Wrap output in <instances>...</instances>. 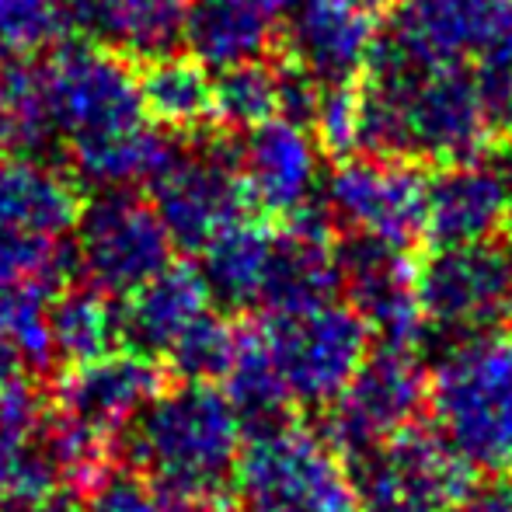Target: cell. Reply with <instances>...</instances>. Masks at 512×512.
<instances>
[{
	"label": "cell",
	"mask_w": 512,
	"mask_h": 512,
	"mask_svg": "<svg viewBox=\"0 0 512 512\" xmlns=\"http://www.w3.org/2000/svg\"><path fill=\"white\" fill-rule=\"evenodd\" d=\"M418 304L425 314V342L443 345L512 324V244L481 241L460 248H432L418 258Z\"/></svg>",
	"instance_id": "obj_8"
},
{
	"label": "cell",
	"mask_w": 512,
	"mask_h": 512,
	"mask_svg": "<svg viewBox=\"0 0 512 512\" xmlns=\"http://www.w3.org/2000/svg\"><path fill=\"white\" fill-rule=\"evenodd\" d=\"M70 28V0H0V63L35 60Z\"/></svg>",
	"instance_id": "obj_31"
},
{
	"label": "cell",
	"mask_w": 512,
	"mask_h": 512,
	"mask_svg": "<svg viewBox=\"0 0 512 512\" xmlns=\"http://www.w3.org/2000/svg\"><path fill=\"white\" fill-rule=\"evenodd\" d=\"M321 147L297 122H262L241 140V178L255 209L269 216H293L317 199Z\"/></svg>",
	"instance_id": "obj_20"
},
{
	"label": "cell",
	"mask_w": 512,
	"mask_h": 512,
	"mask_svg": "<svg viewBox=\"0 0 512 512\" xmlns=\"http://www.w3.org/2000/svg\"><path fill=\"white\" fill-rule=\"evenodd\" d=\"M25 359H21V352L14 349V342L11 338H4L0 335V405L7 401V394L14 391V387H21L25 384Z\"/></svg>",
	"instance_id": "obj_38"
},
{
	"label": "cell",
	"mask_w": 512,
	"mask_h": 512,
	"mask_svg": "<svg viewBox=\"0 0 512 512\" xmlns=\"http://www.w3.org/2000/svg\"><path fill=\"white\" fill-rule=\"evenodd\" d=\"M429 384L432 373L415 349L373 345L342 398L328 405L324 439L345 460L366 457L398 432L418 425L429 411Z\"/></svg>",
	"instance_id": "obj_10"
},
{
	"label": "cell",
	"mask_w": 512,
	"mask_h": 512,
	"mask_svg": "<svg viewBox=\"0 0 512 512\" xmlns=\"http://www.w3.org/2000/svg\"><path fill=\"white\" fill-rule=\"evenodd\" d=\"M335 251L349 304L370 324L373 342L422 349L429 324L418 304V262L411 248L363 230H342Z\"/></svg>",
	"instance_id": "obj_15"
},
{
	"label": "cell",
	"mask_w": 512,
	"mask_h": 512,
	"mask_svg": "<svg viewBox=\"0 0 512 512\" xmlns=\"http://www.w3.org/2000/svg\"><path fill=\"white\" fill-rule=\"evenodd\" d=\"M241 418L227 394L203 380L164 387L133 425L129 450L171 509L213 506L241 460Z\"/></svg>",
	"instance_id": "obj_2"
},
{
	"label": "cell",
	"mask_w": 512,
	"mask_h": 512,
	"mask_svg": "<svg viewBox=\"0 0 512 512\" xmlns=\"http://www.w3.org/2000/svg\"><path fill=\"white\" fill-rule=\"evenodd\" d=\"M509 234H512V223H509ZM509 244H512V237H509Z\"/></svg>",
	"instance_id": "obj_41"
},
{
	"label": "cell",
	"mask_w": 512,
	"mask_h": 512,
	"mask_svg": "<svg viewBox=\"0 0 512 512\" xmlns=\"http://www.w3.org/2000/svg\"><path fill=\"white\" fill-rule=\"evenodd\" d=\"M429 415L471 471L512 474V324L460 338L436 359Z\"/></svg>",
	"instance_id": "obj_3"
},
{
	"label": "cell",
	"mask_w": 512,
	"mask_h": 512,
	"mask_svg": "<svg viewBox=\"0 0 512 512\" xmlns=\"http://www.w3.org/2000/svg\"><path fill=\"white\" fill-rule=\"evenodd\" d=\"M84 512H171V502L143 474L108 471L88 488Z\"/></svg>",
	"instance_id": "obj_35"
},
{
	"label": "cell",
	"mask_w": 512,
	"mask_h": 512,
	"mask_svg": "<svg viewBox=\"0 0 512 512\" xmlns=\"http://www.w3.org/2000/svg\"><path fill=\"white\" fill-rule=\"evenodd\" d=\"M310 133L328 157L335 161L352 157V150H359V84L321 88Z\"/></svg>",
	"instance_id": "obj_34"
},
{
	"label": "cell",
	"mask_w": 512,
	"mask_h": 512,
	"mask_svg": "<svg viewBox=\"0 0 512 512\" xmlns=\"http://www.w3.org/2000/svg\"><path fill=\"white\" fill-rule=\"evenodd\" d=\"M189 0H77V28L122 56L150 60L182 42Z\"/></svg>",
	"instance_id": "obj_23"
},
{
	"label": "cell",
	"mask_w": 512,
	"mask_h": 512,
	"mask_svg": "<svg viewBox=\"0 0 512 512\" xmlns=\"http://www.w3.org/2000/svg\"><path fill=\"white\" fill-rule=\"evenodd\" d=\"M234 485L241 512H359L345 457L324 432L293 422L248 439Z\"/></svg>",
	"instance_id": "obj_5"
},
{
	"label": "cell",
	"mask_w": 512,
	"mask_h": 512,
	"mask_svg": "<svg viewBox=\"0 0 512 512\" xmlns=\"http://www.w3.org/2000/svg\"><path fill=\"white\" fill-rule=\"evenodd\" d=\"M53 297L56 286L0 269V335L11 338L28 366H49L56 359L49 335Z\"/></svg>",
	"instance_id": "obj_29"
},
{
	"label": "cell",
	"mask_w": 512,
	"mask_h": 512,
	"mask_svg": "<svg viewBox=\"0 0 512 512\" xmlns=\"http://www.w3.org/2000/svg\"><path fill=\"white\" fill-rule=\"evenodd\" d=\"M391 0H293L283 28V60L321 88L359 84Z\"/></svg>",
	"instance_id": "obj_16"
},
{
	"label": "cell",
	"mask_w": 512,
	"mask_h": 512,
	"mask_svg": "<svg viewBox=\"0 0 512 512\" xmlns=\"http://www.w3.org/2000/svg\"><path fill=\"white\" fill-rule=\"evenodd\" d=\"M453 512H512V474H488L460 495Z\"/></svg>",
	"instance_id": "obj_36"
},
{
	"label": "cell",
	"mask_w": 512,
	"mask_h": 512,
	"mask_svg": "<svg viewBox=\"0 0 512 512\" xmlns=\"http://www.w3.org/2000/svg\"><path fill=\"white\" fill-rule=\"evenodd\" d=\"M223 384H227L223 394H227V401L234 405L248 439L290 425L293 398H290V391H286L283 377H279L276 359H272L262 328H241L234 363H230Z\"/></svg>",
	"instance_id": "obj_25"
},
{
	"label": "cell",
	"mask_w": 512,
	"mask_h": 512,
	"mask_svg": "<svg viewBox=\"0 0 512 512\" xmlns=\"http://www.w3.org/2000/svg\"><path fill=\"white\" fill-rule=\"evenodd\" d=\"M506 175L512 178V150H509V164H506Z\"/></svg>",
	"instance_id": "obj_40"
},
{
	"label": "cell",
	"mask_w": 512,
	"mask_h": 512,
	"mask_svg": "<svg viewBox=\"0 0 512 512\" xmlns=\"http://www.w3.org/2000/svg\"><path fill=\"white\" fill-rule=\"evenodd\" d=\"M4 512H84V506L67 492V488H53V492L7 502Z\"/></svg>",
	"instance_id": "obj_37"
},
{
	"label": "cell",
	"mask_w": 512,
	"mask_h": 512,
	"mask_svg": "<svg viewBox=\"0 0 512 512\" xmlns=\"http://www.w3.org/2000/svg\"><path fill=\"white\" fill-rule=\"evenodd\" d=\"M509 56H512V49H509Z\"/></svg>",
	"instance_id": "obj_42"
},
{
	"label": "cell",
	"mask_w": 512,
	"mask_h": 512,
	"mask_svg": "<svg viewBox=\"0 0 512 512\" xmlns=\"http://www.w3.org/2000/svg\"><path fill=\"white\" fill-rule=\"evenodd\" d=\"M492 129L464 63L408 81L359 84V154L384 161L460 164L485 157Z\"/></svg>",
	"instance_id": "obj_1"
},
{
	"label": "cell",
	"mask_w": 512,
	"mask_h": 512,
	"mask_svg": "<svg viewBox=\"0 0 512 512\" xmlns=\"http://www.w3.org/2000/svg\"><path fill=\"white\" fill-rule=\"evenodd\" d=\"M74 230V258L84 279L108 297H129L161 276L175 251L154 203L133 196L129 189L102 192L95 203L81 209Z\"/></svg>",
	"instance_id": "obj_12"
},
{
	"label": "cell",
	"mask_w": 512,
	"mask_h": 512,
	"mask_svg": "<svg viewBox=\"0 0 512 512\" xmlns=\"http://www.w3.org/2000/svg\"><path fill=\"white\" fill-rule=\"evenodd\" d=\"M512 49V0H401L380 18L366 81H408Z\"/></svg>",
	"instance_id": "obj_4"
},
{
	"label": "cell",
	"mask_w": 512,
	"mask_h": 512,
	"mask_svg": "<svg viewBox=\"0 0 512 512\" xmlns=\"http://www.w3.org/2000/svg\"><path fill=\"white\" fill-rule=\"evenodd\" d=\"M161 391V370L150 356L108 352L102 359L70 366L67 377L56 384V415L112 443L119 432L133 429Z\"/></svg>",
	"instance_id": "obj_18"
},
{
	"label": "cell",
	"mask_w": 512,
	"mask_h": 512,
	"mask_svg": "<svg viewBox=\"0 0 512 512\" xmlns=\"http://www.w3.org/2000/svg\"><path fill=\"white\" fill-rule=\"evenodd\" d=\"M60 467L46 443V425L39 432H4L0 429V499H28L53 492L60 485Z\"/></svg>",
	"instance_id": "obj_32"
},
{
	"label": "cell",
	"mask_w": 512,
	"mask_h": 512,
	"mask_svg": "<svg viewBox=\"0 0 512 512\" xmlns=\"http://www.w3.org/2000/svg\"><path fill=\"white\" fill-rule=\"evenodd\" d=\"M279 115V67L269 60L216 70L213 122L227 133H251Z\"/></svg>",
	"instance_id": "obj_30"
},
{
	"label": "cell",
	"mask_w": 512,
	"mask_h": 512,
	"mask_svg": "<svg viewBox=\"0 0 512 512\" xmlns=\"http://www.w3.org/2000/svg\"><path fill=\"white\" fill-rule=\"evenodd\" d=\"M237 338H241V328H234L230 321H223L220 314H206L171 345V366L178 370L182 380H203V384H213V380H223L234 363L237 352Z\"/></svg>",
	"instance_id": "obj_33"
},
{
	"label": "cell",
	"mask_w": 512,
	"mask_h": 512,
	"mask_svg": "<svg viewBox=\"0 0 512 512\" xmlns=\"http://www.w3.org/2000/svg\"><path fill=\"white\" fill-rule=\"evenodd\" d=\"M293 0H189L182 42L209 70L269 60Z\"/></svg>",
	"instance_id": "obj_21"
},
{
	"label": "cell",
	"mask_w": 512,
	"mask_h": 512,
	"mask_svg": "<svg viewBox=\"0 0 512 512\" xmlns=\"http://www.w3.org/2000/svg\"><path fill=\"white\" fill-rule=\"evenodd\" d=\"M512 223V178L502 164L460 161L443 164L429 178V248L495 241Z\"/></svg>",
	"instance_id": "obj_19"
},
{
	"label": "cell",
	"mask_w": 512,
	"mask_h": 512,
	"mask_svg": "<svg viewBox=\"0 0 512 512\" xmlns=\"http://www.w3.org/2000/svg\"><path fill=\"white\" fill-rule=\"evenodd\" d=\"M49 335L56 356L81 366L115 352V342L122 338V314L112 307L108 293L95 286L63 290L49 307Z\"/></svg>",
	"instance_id": "obj_28"
},
{
	"label": "cell",
	"mask_w": 512,
	"mask_h": 512,
	"mask_svg": "<svg viewBox=\"0 0 512 512\" xmlns=\"http://www.w3.org/2000/svg\"><path fill=\"white\" fill-rule=\"evenodd\" d=\"M189 512H227V509H220V506L213 502V506H199V509H189Z\"/></svg>",
	"instance_id": "obj_39"
},
{
	"label": "cell",
	"mask_w": 512,
	"mask_h": 512,
	"mask_svg": "<svg viewBox=\"0 0 512 512\" xmlns=\"http://www.w3.org/2000/svg\"><path fill=\"white\" fill-rule=\"evenodd\" d=\"M335 230V220L321 199L297 209L286 216L283 227L272 230V251L258 300L269 307V314H297L335 304V293L345 290Z\"/></svg>",
	"instance_id": "obj_17"
},
{
	"label": "cell",
	"mask_w": 512,
	"mask_h": 512,
	"mask_svg": "<svg viewBox=\"0 0 512 512\" xmlns=\"http://www.w3.org/2000/svg\"><path fill=\"white\" fill-rule=\"evenodd\" d=\"M262 335L286 391L300 405L328 408L342 398L373 349V331L352 304L272 314Z\"/></svg>",
	"instance_id": "obj_9"
},
{
	"label": "cell",
	"mask_w": 512,
	"mask_h": 512,
	"mask_svg": "<svg viewBox=\"0 0 512 512\" xmlns=\"http://www.w3.org/2000/svg\"><path fill=\"white\" fill-rule=\"evenodd\" d=\"M209 300L203 272L192 265H168L161 276L129 293V304L122 307V338L143 356L171 352V345L209 310Z\"/></svg>",
	"instance_id": "obj_22"
},
{
	"label": "cell",
	"mask_w": 512,
	"mask_h": 512,
	"mask_svg": "<svg viewBox=\"0 0 512 512\" xmlns=\"http://www.w3.org/2000/svg\"><path fill=\"white\" fill-rule=\"evenodd\" d=\"M321 203L338 230H363L415 251L425 241L429 178L415 161L345 157L331 168Z\"/></svg>",
	"instance_id": "obj_14"
},
{
	"label": "cell",
	"mask_w": 512,
	"mask_h": 512,
	"mask_svg": "<svg viewBox=\"0 0 512 512\" xmlns=\"http://www.w3.org/2000/svg\"><path fill=\"white\" fill-rule=\"evenodd\" d=\"M175 143V136H168L161 126L140 122V126L119 129V133L70 143V161H74L77 182L115 192L136 182H150L171 157Z\"/></svg>",
	"instance_id": "obj_24"
},
{
	"label": "cell",
	"mask_w": 512,
	"mask_h": 512,
	"mask_svg": "<svg viewBox=\"0 0 512 512\" xmlns=\"http://www.w3.org/2000/svg\"><path fill=\"white\" fill-rule=\"evenodd\" d=\"M49 108L67 143L95 140L147 122L136 67L98 39L60 42L46 63Z\"/></svg>",
	"instance_id": "obj_11"
},
{
	"label": "cell",
	"mask_w": 512,
	"mask_h": 512,
	"mask_svg": "<svg viewBox=\"0 0 512 512\" xmlns=\"http://www.w3.org/2000/svg\"><path fill=\"white\" fill-rule=\"evenodd\" d=\"M147 119L171 133H192L213 119V77L196 56H150L136 67Z\"/></svg>",
	"instance_id": "obj_26"
},
{
	"label": "cell",
	"mask_w": 512,
	"mask_h": 512,
	"mask_svg": "<svg viewBox=\"0 0 512 512\" xmlns=\"http://www.w3.org/2000/svg\"><path fill=\"white\" fill-rule=\"evenodd\" d=\"M471 474L450 443L425 425H411L352 460L359 512H453L474 485Z\"/></svg>",
	"instance_id": "obj_13"
},
{
	"label": "cell",
	"mask_w": 512,
	"mask_h": 512,
	"mask_svg": "<svg viewBox=\"0 0 512 512\" xmlns=\"http://www.w3.org/2000/svg\"><path fill=\"white\" fill-rule=\"evenodd\" d=\"M81 185L46 157L0 161V269L60 286L70 272L67 234L81 220Z\"/></svg>",
	"instance_id": "obj_6"
},
{
	"label": "cell",
	"mask_w": 512,
	"mask_h": 512,
	"mask_svg": "<svg viewBox=\"0 0 512 512\" xmlns=\"http://www.w3.org/2000/svg\"><path fill=\"white\" fill-rule=\"evenodd\" d=\"M237 133L216 129L196 143H175L171 157L150 178V203L168 227L175 248L203 251L234 223L248 220V189L241 178Z\"/></svg>",
	"instance_id": "obj_7"
},
{
	"label": "cell",
	"mask_w": 512,
	"mask_h": 512,
	"mask_svg": "<svg viewBox=\"0 0 512 512\" xmlns=\"http://www.w3.org/2000/svg\"><path fill=\"white\" fill-rule=\"evenodd\" d=\"M272 251V230L241 220L227 227L213 244L203 248V272L209 297L223 307H251L262 300L265 265Z\"/></svg>",
	"instance_id": "obj_27"
}]
</instances>
